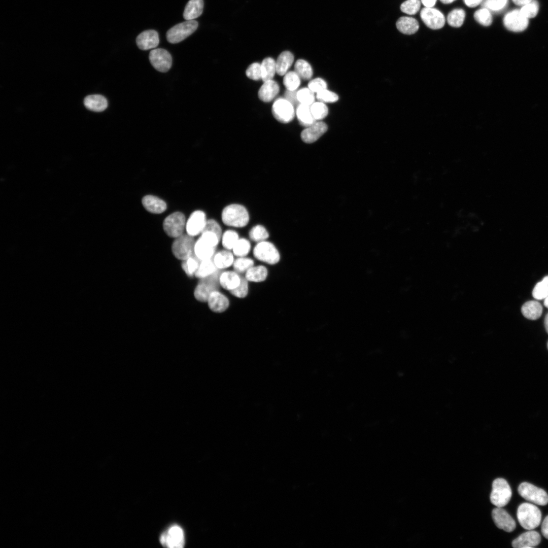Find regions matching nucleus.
<instances>
[{"instance_id":"nucleus-28","label":"nucleus","mask_w":548,"mask_h":548,"mask_svg":"<svg viewBox=\"0 0 548 548\" xmlns=\"http://www.w3.org/2000/svg\"><path fill=\"white\" fill-rule=\"evenodd\" d=\"M203 8V0H189L183 12V17L186 20H192L200 16Z\"/></svg>"},{"instance_id":"nucleus-7","label":"nucleus","mask_w":548,"mask_h":548,"mask_svg":"<svg viewBox=\"0 0 548 548\" xmlns=\"http://www.w3.org/2000/svg\"><path fill=\"white\" fill-rule=\"evenodd\" d=\"M195 241L194 237L188 234H183L175 238L172 246L174 256L182 261L194 255Z\"/></svg>"},{"instance_id":"nucleus-11","label":"nucleus","mask_w":548,"mask_h":548,"mask_svg":"<svg viewBox=\"0 0 548 548\" xmlns=\"http://www.w3.org/2000/svg\"><path fill=\"white\" fill-rule=\"evenodd\" d=\"M271 111L275 119L283 123L290 122L294 118V106L285 97L277 99L272 105Z\"/></svg>"},{"instance_id":"nucleus-57","label":"nucleus","mask_w":548,"mask_h":548,"mask_svg":"<svg viewBox=\"0 0 548 548\" xmlns=\"http://www.w3.org/2000/svg\"><path fill=\"white\" fill-rule=\"evenodd\" d=\"M483 0H463L465 5L470 8H474L482 3Z\"/></svg>"},{"instance_id":"nucleus-58","label":"nucleus","mask_w":548,"mask_h":548,"mask_svg":"<svg viewBox=\"0 0 548 548\" xmlns=\"http://www.w3.org/2000/svg\"><path fill=\"white\" fill-rule=\"evenodd\" d=\"M437 0H421L422 4L425 7H433Z\"/></svg>"},{"instance_id":"nucleus-44","label":"nucleus","mask_w":548,"mask_h":548,"mask_svg":"<svg viewBox=\"0 0 548 548\" xmlns=\"http://www.w3.org/2000/svg\"><path fill=\"white\" fill-rule=\"evenodd\" d=\"M311 111L313 117L316 121H319L324 119L328 114V109L326 105L322 102H314L310 106Z\"/></svg>"},{"instance_id":"nucleus-38","label":"nucleus","mask_w":548,"mask_h":548,"mask_svg":"<svg viewBox=\"0 0 548 548\" xmlns=\"http://www.w3.org/2000/svg\"><path fill=\"white\" fill-rule=\"evenodd\" d=\"M251 249V243L245 238H239L231 250L234 256H247Z\"/></svg>"},{"instance_id":"nucleus-50","label":"nucleus","mask_w":548,"mask_h":548,"mask_svg":"<svg viewBox=\"0 0 548 548\" xmlns=\"http://www.w3.org/2000/svg\"><path fill=\"white\" fill-rule=\"evenodd\" d=\"M539 10V4L536 1H532L522 7L521 13L527 18H533L537 15Z\"/></svg>"},{"instance_id":"nucleus-43","label":"nucleus","mask_w":548,"mask_h":548,"mask_svg":"<svg viewBox=\"0 0 548 548\" xmlns=\"http://www.w3.org/2000/svg\"><path fill=\"white\" fill-rule=\"evenodd\" d=\"M297 98L300 104L311 106L314 102V92L308 87L302 88L297 91Z\"/></svg>"},{"instance_id":"nucleus-35","label":"nucleus","mask_w":548,"mask_h":548,"mask_svg":"<svg viewBox=\"0 0 548 548\" xmlns=\"http://www.w3.org/2000/svg\"><path fill=\"white\" fill-rule=\"evenodd\" d=\"M294 71L301 79L305 80L311 79L313 74V69L310 64L306 60L301 59L296 61L294 65Z\"/></svg>"},{"instance_id":"nucleus-47","label":"nucleus","mask_w":548,"mask_h":548,"mask_svg":"<svg viewBox=\"0 0 548 548\" xmlns=\"http://www.w3.org/2000/svg\"><path fill=\"white\" fill-rule=\"evenodd\" d=\"M507 2L508 0H484L481 6L490 11L499 12L506 7Z\"/></svg>"},{"instance_id":"nucleus-22","label":"nucleus","mask_w":548,"mask_h":548,"mask_svg":"<svg viewBox=\"0 0 548 548\" xmlns=\"http://www.w3.org/2000/svg\"><path fill=\"white\" fill-rule=\"evenodd\" d=\"M159 42L157 32L152 29L143 31L136 39L137 46L143 50L154 48L158 46Z\"/></svg>"},{"instance_id":"nucleus-36","label":"nucleus","mask_w":548,"mask_h":548,"mask_svg":"<svg viewBox=\"0 0 548 548\" xmlns=\"http://www.w3.org/2000/svg\"><path fill=\"white\" fill-rule=\"evenodd\" d=\"M254 265V261L247 256L238 257L234 259L232 267L233 270L239 274L245 272Z\"/></svg>"},{"instance_id":"nucleus-33","label":"nucleus","mask_w":548,"mask_h":548,"mask_svg":"<svg viewBox=\"0 0 548 548\" xmlns=\"http://www.w3.org/2000/svg\"><path fill=\"white\" fill-rule=\"evenodd\" d=\"M218 270L212 259L201 260L195 277L198 279L205 278L214 274Z\"/></svg>"},{"instance_id":"nucleus-15","label":"nucleus","mask_w":548,"mask_h":548,"mask_svg":"<svg viewBox=\"0 0 548 548\" xmlns=\"http://www.w3.org/2000/svg\"><path fill=\"white\" fill-rule=\"evenodd\" d=\"M207 220L205 213L200 210L193 212L186 224V230L188 234L195 236L203 231Z\"/></svg>"},{"instance_id":"nucleus-14","label":"nucleus","mask_w":548,"mask_h":548,"mask_svg":"<svg viewBox=\"0 0 548 548\" xmlns=\"http://www.w3.org/2000/svg\"><path fill=\"white\" fill-rule=\"evenodd\" d=\"M503 24L509 30L520 32L524 30L528 25V19L525 17L520 10H513L507 13L504 17Z\"/></svg>"},{"instance_id":"nucleus-12","label":"nucleus","mask_w":548,"mask_h":548,"mask_svg":"<svg viewBox=\"0 0 548 548\" xmlns=\"http://www.w3.org/2000/svg\"><path fill=\"white\" fill-rule=\"evenodd\" d=\"M149 58L152 66L160 72H166L171 67L172 56L170 53L164 49L157 48L151 50Z\"/></svg>"},{"instance_id":"nucleus-51","label":"nucleus","mask_w":548,"mask_h":548,"mask_svg":"<svg viewBox=\"0 0 548 548\" xmlns=\"http://www.w3.org/2000/svg\"><path fill=\"white\" fill-rule=\"evenodd\" d=\"M316 98L324 103H333L337 101L339 97L335 92L325 89L317 93Z\"/></svg>"},{"instance_id":"nucleus-4","label":"nucleus","mask_w":548,"mask_h":548,"mask_svg":"<svg viewBox=\"0 0 548 548\" xmlns=\"http://www.w3.org/2000/svg\"><path fill=\"white\" fill-rule=\"evenodd\" d=\"M511 495L510 487L505 480L498 478L493 482L490 501L493 505L498 507L505 506L510 500Z\"/></svg>"},{"instance_id":"nucleus-52","label":"nucleus","mask_w":548,"mask_h":548,"mask_svg":"<svg viewBox=\"0 0 548 548\" xmlns=\"http://www.w3.org/2000/svg\"><path fill=\"white\" fill-rule=\"evenodd\" d=\"M248 78L253 80L261 79V64L254 62L250 64L246 71Z\"/></svg>"},{"instance_id":"nucleus-45","label":"nucleus","mask_w":548,"mask_h":548,"mask_svg":"<svg viewBox=\"0 0 548 548\" xmlns=\"http://www.w3.org/2000/svg\"><path fill=\"white\" fill-rule=\"evenodd\" d=\"M533 296L536 299H545L548 296V276L538 283L532 291Z\"/></svg>"},{"instance_id":"nucleus-59","label":"nucleus","mask_w":548,"mask_h":548,"mask_svg":"<svg viewBox=\"0 0 548 548\" xmlns=\"http://www.w3.org/2000/svg\"><path fill=\"white\" fill-rule=\"evenodd\" d=\"M532 0H512L513 2L517 5L521 6L522 7L528 4Z\"/></svg>"},{"instance_id":"nucleus-26","label":"nucleus","mask_w":548,"mask_h":548,"mask_svg":"<svg viewBox=\"0 0 548 548\" xmlns=\"http://www.w3.org/2000/svg\"><path fill=\"white\" fill-rule=\"evenodd\" d=\"M268 275V271L265 266L254 265L245 272L244 277L249 282L261 283L266 280Z\"/></svg>"},{"instance_id":"nucleus-5","label":"nucleus","mask_w":548,"mask_h":548,"mask_svg":"<svg viewBox=\"0 0 548 548\" xmlns=\"http://www.w3.org/2000/svg\"><path fill=\"white\" fill-rule=\"evenodd\" d=\"M221 271L218 270L210 276L199 279V281L194 291V296L197 300L202 302H206L212 292L219 290L220 286L219 277Z\"/></svg>"},{"instance_id":"nucleus-54","label":"nucleus","mask_w":548,"mask_h":548,"mask_svg":"<svg viewBox=\"0 0 548 548\" xmlns=\"http://www.w3.org/2000/svg\"><path fill=\"white\" fill-rule=\"evenodd\" d=\"M207 231H211L216 233L220 238H221L222 235V229L220 225L216 221L213 219L207 220L206 226L202 232Z\"/></svg>"},{"instance_id":"nucleus-39","label":"nucleus","mask_w":548,"mask_h":548,"mask_svg":"<svg viewBox=\"0 0 548 548\" xmlns=\"http://www.w3.org/2000/svg\"><path fill=\"white\" fill-rule=\"evenodd\" d=\"M301 78L295 71L287 72L283 78V84L289 91H296L301 83Z\"/></svg>"},{"instance_id":"nucleus-2","label":"nucleus","mask_w":548,"mask_h":548,"mask_svg":"<svg viewBox=\"0 0 548 548\" xmlns=\"http://www.w3.org/2000/svg\"><path fill=\"white\" fill-rule=\"evenodd\" d=\"M517 518L521 526L530 530L537 527L541 522V512L535 505L523 503L517 509Z\"/></svg>"},{"instance_id":"nucleus-20","label":"nucleus","mask_w":548,"mask_h":548,"mask_svg":"<svg viewBox=\"0 0 548 548\" xmlns=\"http://www.w3.org/2000/svg\"><path fill=\"white\" fill-rule=\"evenodd\" d=\"M541 537L538 532L530 530L522 533L512 542L515 548H531L539 544Z\"/></svg>"},{"instance_id":"nucleus-49","label":"nucleus","mask_w":548,"mask_h":548,"mask_svg":"<svg viewBox=\"0 0 548 548\" xmlns=\"http://www.w3.org/2000/svg\"><path fill=\"white\" fill-rule=\"evenodd\" d=\"M421 3L419 0H407L400 6L401 11L408 15H414L419 10Z\"/></svg>"},{"instance_id":"nucleus-25","label":"nucleus","mask_w":548,"mask_h":548,"mask_svg":"<svg viewBox=\"0 0 548 548\" xmlns=\"http://www.w3.org/2000/svg\"><path fill=\"white\" fill-rule=\"evenodd\" d=\"M142 204L146 210L154 214L162 213L166 209V204L163 200L151 195L143 198Z\"/></svg>"},{"instance_id":"nucleus-32","label":"nucleus","mask_w":548,"mask_h":548,"mask_svg":"<svg viewBox=\"0 0 548 548\" xmlns=\"http://www.w3.org/2000/svg\"><path fill=\"white\" fill-rule=\"evenodd\" d=\"M296 114L300 124L303 126L307 127L316 122L310 106L299 104L297 107Z\"/></svg>"},{"instance_id":"nucleus-21","label":"nucleus","mask_w":548,"mask_h":548,"mask_svg":"<svg viewBox=\"0 0 548 548\" xmlns=\"http://www.w3.org/2000/svg\"><path fill=\"white\" fill-rule=\"evenodd\" d=\"M242 277L234 270H221L219 277L220 287L230 292L240 284Z\"/></svg>"},{"instance_id":"nucleus-27","label":"nucleus","mask_w":548,"mask_h":548,"mask_svg":"<svg viewBox=\"0 0 548 548\" xmlns=\"http://www.w3.org/2000/svg\"><path fill=\"white\" fill-rule=\"evenodd\" d=\"M85 107L94 112H102L108 107L106 97L99 94H93L86 96L84 99Z\"/></svg>"},{"instance_id":"nucleus-6","label":"nucleus","mask_w":548,"mask_h":548,"mask_svg":"<svg viewBox=\"0 0 548 548\" xmlns=\"http://www.w3.org/2000/svg\"><path fill=\"white\" fill-rule=\"evenodd\" d=\"M198 25V22L194 20H186L177 24L167 30L166 39L170 43H178L193 33Z\"/></svg>"},{"instance_id":"nucleus-1","label":"nucleus","mask_w":548,"mask_h":548,"mask_svg":"<svg viewBox=\"0 0 548 548\" xmlns=\"http://www.w3.org/2000/svg\"><path fill=\"white\" fill-rule=\"evenodd\" d=\"M221 219L224 224L227 226L241 228L248 224L249 215L244 206L233 203L223 209Z\"/></svg>"},{"instance_id":"nucleus-55","label":"nucleus","mask_w":548,"mask_h":548,"mask_svg":"<svg viewBox=\"0 0 548 548\" xmlns=\"http://www.w3.org/2000/svg\"><path fill=\"white\" fill-rule=\"evenodd\" d=\"M297 91H289L287 90L285 92V98L289 101L293 106L298 102L297 98Z\"/></svg>"},{"instance_id":"nucleus-53","label":"nucleus","mask_w":548,"mask_h":548,"mask_svg":"<svg viewBox=\"0 0 548 548\" xmlns=\"http://www.w3.org/2000/svg\"><path fill=\"white\" fill-rule=\"evenodd\" d=\"M308 88L314 93H318L324 89H327V84L326 81L321 78H315L311 80L308 83Z\"/></svg>"},{"instance_id":"nucleus-37","label":"nucleus","mask_w":548,"mask_h":548,"mask_svg":"<svg viewBox=\"0 0 548 548\" xmlns=\"http://www.w3.org/2000/svg\"><path fill=\"white\" fill-rule=\"evenodd\" d=\"M199 262L200 260L193 255L182 261V268L187 276L192 278L195 277Z\"/></svg>"},{"instance_id":"nucleus-60","label":"nucleus","mask_w":548,"mask_h":548,"mask_svg":"<svg viewBox=\"0 0 548 548\" xmlns=\"http://www.w3.org/2000/svg\"><path fill=\"white\" fill-rule=\"evenodd\" d=\"M544 326L545 330L548 333V313L546 315L544 319Z\"/></svg>"},{"instance_id":"nucleus-13","label":"nucleus","mask_w":548,"mask_h":548,"mask_svg":"<svg viewBox=\"0 0 548 548\" xmlns=\"http://www.w3.org/2000/svg\"><path fill=\"white\" fill-rule=\"evenodd\" d=\"M421 18L429 28L438 29L442 28L445 23V17L438 10L432 7H425L420 13Z\"/></svg>"},{"instance_id":"nucleus-8","label":"nucleus","mask_w":548,"mask_h":548,"mask_svg":"<svg viewBox=\"0 0 548 548\" xmlns=\"http://www.w3.org/2000/svg\"><path fill=\"white\" fill-rule=\"evenodd\" d=\"M519 494L532 503L545 505L548 503V495L542 489L527 482L522 483L518 487Z\"/></svg>"},{"instance_id":"nucleus-18","label":"nucleus","mask_w":548,"mask_h":548,"mask_svg":"<svg viewBox=\"0 0 548 548\" xmlns=\"http://www.w3.org/2000/svg\"><path fill=\"white\" fill-rule=\"evenodd\" d=\"M206 302L208 303L209 308L212 312L216 313L225 312L230 305L229 298L219 290L212 292Z\"/></svg>"},{"instance_id":"nucleus-41","label":"nucleus","mask_w":548,"mask_h":548,"mask_svg":"<svg viewBox=\"0 0 548 548\" xmlns=\"http://www.w3.org/2000/svg\"><path fill=\"white\" fill-rule=\"evenodd\" d=\"M465 12L462 9H455L451 11L447 17L448 24L454 27H460L463 23Z\"/></svg>"},{"instance_id":"nucleus-63","label":"nucleus","mask_w":548,"mask_h":548,"mask_svg":"<svg viewBox=\"0 0 548 548\" xmlns=\"http://www.w3.org/2000/svg\"><path fill=\"white\" fill-rule=\"evenodd\" d=\"M547 349H548V342H547Z\"/></svg>"},{"instance_id":"nucleus-42","label":"nucleus","mask_w":548,"mask_h":548,"mask_svg":"<svg viewBox=\"0 0 548 548\" xmlns=\"http://www.w3.org/2000/svg\"><path fill=\"white\" fill-rule=\"evenodd\" d=\"M249 236L251 240L257 243L266 240L269 237V233L264 226L257 225L250 229Z\"/></svg>"},{"instance_id":"nucleus-31","label":"nucleus","mask_w":548,"mask_h":548,"mask_svg":"<svg viewBox=\"0 0 548 548\" xmlns=\"http://www.w3.org/2000/svg\"><path fill=\"white\" fill-rule=\"evenodd\" d=\"M294 61L293 54L288 51L282 52L276 61V72L280 76L285 75L292 65Z\"/></svg>"},{"instance_id":"nucleus-17","label":"nucleus","mask_w":548,"mask_h":548,"mask_svg":"<svg viewBox=\"0 0 548 548\" xmlns=\"http://www.w3.org/2000/svg\"><path fill=\"white\" fill-rule=\"evenodd\" d=\"M217 246L209 240L200 235L195 241L194 255L200 260L212 259Z\"/></svg>"},{"instance_id":"nucleus-61","label":"nucleus","mask_w":548,"mask_h":548,"mask_svg":"<svg viewBox=\"0 0 548 548\" xmlns=\"http://www.w3.org/2000/svg\"><path fill=\"white\" fill-rule=\"evenodd\" d=\"M440 2L441 3H442L444 4H448L452 3V2L455 1V0H440Z\"/></svg>"},{"instance_id":"nucleus-10","label":"nucleus","mask_w":548,"mask_h":548,"mask_svg":"<svg viewBox=\"0 0 548 548\" xmlns=\"http://www.w3.org/2000/svg\"><path fill=\"white\" fill-rule=\"evenodd\" d=\"M186 224L184 214L177 212L169 215L164 219L163 227L168 236L177 238L183 234L186 228Z\"/></svg>"},{"instance_id":"nucleus-24","label":"nucleus","mask_w":548,"mask_h":548,"mask_svg":"<svg viewBox=\"0 0 548 548\" xmlns=\"http://www.w3.org/2000/svg\"><path fill=\"white\" fill-rule=\"evenodd\" d=\"M234 255L231 251L222 250L216 252L212 258L216 268L220 270L231 267L234 260Z\"/></svg>"},{"instance_id":"nucleus-19","label":"nucleus","mask_w":548,"mask_h":548,"mask_svg":"<svg viewBox=\"0 0 548 548\" xmlns=\"http://www.w3.org/2000/svg\"><path fill=\"white\" fill-rule=\"evenodd\" d=\"M328 129L327 125L324 122H315L306 127L301 133V140L304 143L311 144L318 140Z\"/></svg>"},{"instance_id":"nucleus-16","label":"nucleus","mask_w":548,"mask_h":548,"mask_svg":"<svg viewBox=\"0 0 548 548\" xmlns=\"http://www.w3.org/2000/svg\"><path fill=\"white\" fill-rule=\"evenodd\" d=\"M492 517L496 526L506 532L513 531L516 527L514 519L502 507H497L493 509Z\"/></svg>"},{"instance_id":"nucleus-3","label":"nucleus","mask_w":548,"mask_h":548,"mask_svg":"<svg viewBox=\"0 0 548 548\" xmlns=\"http://www.w3.org/2000/svg\"><path fill=\"white\" fill-rule=\"evenodd\" d=\"M255 259L268 265H276L281 260L279 251L275 245L266 240L257 243L253 250Z\"/></svg>"},{"instance_id":"nucleus-40","label":"nucleus","mask_w":548,"mask_h":548,"mask_svg":"<svg viewBox=\"0 0 548 548\" xmlns=\"http://www.w3.org/2000/svg\"><path fill=\"white\" fill-rule=\"evenodd\" d=\"M239 238L238 234L235 231L226 230L221 238L222 246L225 249L231 251Z\"/></svg>"},{"instance_id":"nucleus-23","label":"nucleus","mask_w":548,"mask_h":548,"mask_svg":"<svg viewBox=\"0 0 548 548\" xmlns=\"http://www.w3.org/2000/svg\"><path fill=\"white\" fill-rule=\"evenodd\" d=\"M280 87L278 83L272 80L264 82L259 89V98L264 102H270L279 93Z\"/></svg>"},{"instance_id":"nucleus-48","label":"nucleus","mask_w":548,"mask_h":548,"mask_svg":"<svg viewBox=\"0 0 548 548\" xmlns=\"http://www.w3.org/2000/svg\"><path fill=\"white\" fill-rule=\"evenodd\" d=\"M249 282L244 277L242 276L240 284L236 288L229 292L230 293L238 298H245L249 293Z\"/></svg>"},{"instance_id":"nucleus-9","label":"nucleus","mask_w":548,"mask_h":548,"mask_svg":"<svg viewBox=\"0 0 548 548\" xmlns=\"http://www.w3.org/2000/svg\"><path fill=\"white\" fill-rule=\"evenodd\" d=\"M160 543L169 548H182L185 544V535L183 529L177 525L169 527L161 534Z\"/></svg>"},{"instance_id":"nucleus-34","label":"nucleus","mask_w":548,"mask_h":548,"mask_svg":"<svg viewBox=\"0 0 548 548\" xmlns=\"http://www.w3.org/2000/svg\"><path fill=\"white\" fill-rule=\"evenodd\" d=\"M261 79L263 82L272 80L276 72V61L271 57L264 58L261 63Z\"/></svg>"},{"instance_id":"nucleus-46","label":"nucleus","mask_w":548,"mask_h":548,"mask_svg":"<svg viewBox=\"0 0 548 548\" xmlns=\"http://www.w3.org/2000/svg\"><path fill=\"white\" fill-rule=\"evenodd\" d=\"M473 16L475 20L483 26H488L492 24V15L490 11L486 8H482L477 10Z\"/></svg>"},{"instance_id":"nucleus-62","label":"nucleus","mask_w":548,"mask_h":548,"mask_svg":"<svg viewBox=\"0 0 548 548\" xmlns=\"http://www.w3.org/2000/svg\"><path fill=\"white\" fill-rule=\"evenodd\" d=\"M544 304L548 309V296L544 299Z\"/></svg>"},{"instance_id":"nucleus-29","label":"nucleus","mask_w":548,"mask_h":548,"mask_svg":"<svg viewBox=\"0 0 548 548\" xmlns=\"http://www.w3.org/2000/svg\"><path fill=\"white\" fill-rule=\"evenodd\" d=\"M396 25L399 31L405 35L414 34L419 28V23L416 19L406 16L399 18Z\"/></svg>"},{"instance_id":"nucleus-30","label":"nucleus","mask_w":548,"mask_h":548,"mask_svg":"<svg viewBox=\"0 0 548 548\" xmlns=\"http://www.w3.org/2000/svg\"><path fill=\"white\" fill-rule=\"evenodd\" d=\"M521 312L523 316L529 319L534 320L541 315L542 307L537 301L531 300L525 303L522 306Z\"/></svg>"},{"instance_id":"nucleus-56","label":"nucleus","mask_w":548,"mask_h":548,"mask_svg":"<svg viewBox=\"0 0 548 548\" xmlns=\"http://www.w3.org/2000/svg\"><path fill=\"white\" fill-rule=\"evenodd\" d=\"M541 533L543 536L548 539V516H547L541 525Z\"/></svg>"}]
</instances>
